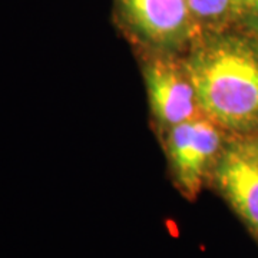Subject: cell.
Here are the masks:
<instances>
[{
	"label": "cell",
	"instance_id": "2",
	"mask_svg": "<svg viewBox=\"0 0 258 258\" xmlns=\"http://www.w3.org/2000/svg\"><path fill=\"white\" fill-rule=\"evenodd\" d=\"M221 137L212 122L189 119L171 128L168 152L172 159L176 181L188 197H195L205 171L218 152Z\"/></svg>",
	"mask_w": 258,
	"mask_h": 258
},
{
	"label": "cell",
	"instance_id": "4",
	"mask_svg": "<svg viewBox=\"0 0 258 258\" xmlns=\"http://www.w3.org/2000/svg\"><path fill=\"white\" fill-rule=\"evenodd\" d=\"M147 83L152 111L161 122L172 128L194 119L198 99L189 76L174 64L157 60L147 69Z\"/></svg>",
	"mask_w": 258,
	"mask_h": 258
},
{
	"label": "cell",
	"instance_id": "5",
	"mask_svg": "<svg viewBox=\"0 0 258 258\" xmlns=\"http://www.w3.org/2000/svg\"><path fill=\"white\" fill-rule=\"evenodd\" d=\"M129 23L157 43H175L184 39L194 20L186 0H119Z\"/></svg>",
	"mask_w": 258,
	"mask_h": 258
},
{
	"label": "cell",
	"instance_id": "1",
	"mask_svg": "<svg viewBox=\"0 0 258 258\" xmlns=\"http://www.w3.org/2000/svg\"><path fill=\"white\" fill-rule=\"evenodd\" d=\"M198 105L218 123L258 126V49L238 37L207 43L188 63Z\"/></svg>",
	"mask_w": 258,
	"mask_h": 258
},
{
	"label": "cell",
	"instance_id": "3",
	"mask_svg": "<svg viewBox=\"0 0 258 258\" xmlns=\"http://www.w3.org/2000/svg\"><path fill=\"white\" fill-rule=\"evenodd\" d=\"M218 182L232 208L258 234V152L252 144L232 148L225 154Z\"/></svg>",
	"mask_w": 258,
	"mask_h": 258
},
{
	"label": "cell",
	"instance_id": "8",
	"mask_svg": "<svg viewBox=\"0 0 258 258\" xmlns=\"http://www.w3.org/2000/svg\"><path fill=\"white\" fill-rule=\"evenodd\" d=\"M252 147L255 148V149H257V152H258V139L255 141V142H252Z\"/></svg>",
	"mask_w": 258,
	"mask_h": 258
},
{
	"label": "cell",
	"instance_id": "6",
	"mask_svg": "<svg viewBox=\"0 0 258 258\" xmlns=\"http://www.w3.org/2000/svg\"><path fill=\"white\" fill-rule=\"evenodd\" d=\"M194 22L220 23L240 8L238 0H186Z\"/></svg>",
	"mask_w": 258,
	"mask_h": 258
},
{
	"label": "cell",
	"instance_id": "7",
	"mask_svg": "<svg viewBox=\"0 0 258 258\" xmlns=\"http://www.w3.org/2000/svg\"><path fill=\"white\" fill-rule=\"evenodd\" d=\"M240 2V8L248 9L251 13H254L258 18V0H238Z\"/></svg>",
	"mask_w": 258,
	"mask_h": 258
}]
</instances>
